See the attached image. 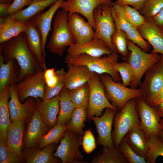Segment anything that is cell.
<instances>
[{
  "instance_id": "6da1fadb",
  "label": "cell",
  "mask_w": 163,
  "mask_h": 163,
  "mask_svg": "<svg viewBox=\"0 0 163 163\" xmlns=\"http://www.w3.org/2000/svg\"><path fill=\"white\" fill-rule=\"evenodd\" d=\"M4 63L14 59L20 66L18 82L27 76L33 75L44 69L36 57L29 48L24 32L0 43Z\"/></svg>"
},
{
  "instance_id": "7a4b0ae2",
  "label": "cell",
  "mask_w": 163,
  "mask_h": 163,
  "mask_svg": "<svg viewBox=\"0 0 163 163\" xmlns=\"http://www.w3.org/2000/svg\"><path fill=\"white\" fill-rule=\"evenodd\" d=\"M118 54L114 53L103 57H94L82 54L65 60V62L67 66H85L91 72L99 75L108 74L114 81L120 82L121 80V77L114 67L118 62Z\"/></svg>"
},
{
  "instance_id": "3957f363",
  "label": "cell",
  "mask_w": 163,
  "mask_h": 163,
  "mask_svg": "<svg viewBox=\"0 0 163 163\" xmlns=\"http://www.w3.org/2000/svg\"><path fill=\"white\" fill-rule=\"evenodd\" d=\"M136 98L129 100L121 110H118L114 115L112 138L114 146L116 148L131 129L139 125L140 120L136 108Z\"/></svg>"
},
{
  "instance_id": "277c9868",
  "label": "cell",
  "mask_w": 163,
  "mask_h": 163,
  "mask_svg": "<svg viewBox=\"0 0 163 163\" xmlns=\"http://www.w3.org/2000/svg\"><path fill=\"white\" fill-rule=\"evenodd\" d=\"M127 46L130 52L126 62L130 65L133 72L129 86L136 89L140 85L142 78L146 71L159 61L161 54L145 52L128 39Z\"/></svg>"
},
{
  "instance_id": "5b68a950",
  "label": "cell",
  "mask_w": 163,
  "mask_h": 163,
  "mask_svg": "<svg viewBox=\"0 0 163 163\" xmlns=\"http://www.w3.org/2000/svg\"><path fill=\"white\" fill-rule=\"evenodd\" d=\"M99 77L107 98L118 110H121L129 100L142 97L139 88H129L119 82H115L107 74L99 75Z\"/></svg>"
},
{
  "instance_id": "8992f818",
  "label": "cell",
  "mask_w": 163,
  "mask_h": 163,
  "mask_svg": "<svg viewBox=\"0 0 163 163\" xmlns=\"http://www.w3.org/2000/svg\"><path fill=\"white\" fill-rule=\"evenodd\" d=\"M68 12L62 9L58 11L54 20L53 31L47 46L50 53L59 56L63 55L67 46L75 43L68 28Z\"/></svg>"
},
{
  "instance_id": "52a82bcc",
  "label": "cell",
  "mask_w": 163,
  "mask_h": 163,
  "mask_svg": "<svg viewBox=\"0 0 163 163\" xmlns=\"http://www.w3.org/2000/svg\"><path fill=\"white\" fill-rule=\"evenodd\" d=\"M83 136L67 129L56 151L53 153L54 156L60 159L62 163H87L82 161L84 157L80 149Z\"/></svg>"
},
{
  "instance_id": "ba28073f",
  "label": "cell",
  "mask_w": 163,
  "mask_h": 163,
  "mask_svg": "<svg viewBox=\"0 0 163 163\" xmlns=\"http://www.w3.org/2000/svg\"><path fill=\"white\" fill-rule=\"evenodd\" d=\"M112 4L99 5L94 10L95 39L103 40L113 53L118 54L111 41V37L116 30L112 14Z\"/></svg>"
},
{
  "instance_id": "9c48e42d",
  "label": "cell",
  "mask_w": 163,
  "mask_h": 163,
  "mask_svg": "<svg viewBox=\"0 0 163 163\" xmlns=\"http://www.w3.org/2000/svg\"><path fill=\"white\" fill-rule=\"evenodd\" d=\"M145 77L140 88L142 97L150 105L153 100L163 90V55L159 61L145 73Z\"/></svg>"
},
{
  "instance_id": "30bf717a",
  "label": "cell",
  "mask_w": 163,
  "mask_h": 163,
  "mask_svg": "<svg viewBox=\"0 0 163 163\" xmlns=\"http://www.w3.org/2000/svg\"><path fill=\"white\" fill-rule=\"evenodd\" d=\"M88 83L89 89V103L87 110L88 119H91L93 116H102V111L107 108L118 110L107 98L99 74L95 73L93 77Z\"/></svg>"
},
{
  "instance_id": "8fae6325",
  "label": "cell",
  "mask_w": 163,
  "mask_h": 163,
  "mask_svg": "<svg viewBox=\"0 0 163 163\" xmlns=\"http://www.w3.org/2000/svg\"><path fill=\"white\" fill-rule=\"evenodd\" d=\"M45 70L27 76L16 84L18 99L22 103L27 97L42 98L45 89Z\"/></svg>"
},
{
  "instance_id": "7c38bea8",
  "label": "cell",
  "mask_w": 163,
  "mask_h": 163,
  "mask_svg": "<svg viewBox=\"0 0 163 163\" xmlns=\"http://www.w3.org/2000/svg\"><path fill=\"white\" fill-rule=\"evenodd\" d=\"M136 108L140 120V126L149 139L153 135L158 136L160 117L155 109L147 104L142 97L136 98Z\"/></svg>"
},
{
  "instance_id": "4fadbf2b",
  "label": "cell",
  "mask_w": 163,
  "mask_h": 163,
  "mask_svg": "<svg viewBox=\"0 0 163 163\" xmlns=\"http://www.w3.org/2000/svg\"><path fill=\"white\" fill-rule=\"evenodd\" d=\"M111 0H64L60 8L68 12L81 14L87 19L95 30L93 13L94 9L104 4H111Z\"/></svg>"
},
{
  "instance_id": "5bb4252c",
  "label": "cell",
  "mask_w": 163,
  "mask_h": 163,
  "mask_svg": "<svg viewBox=\"0 0 163 163\" xmlns=\"http://www.w3.org/2000/svg\"><path fill=\"white\" fill-rule=\"evenodd\" d=\"M9 89L10 97L8 106L11 122L20 119L26 122L32 116L35 108V98L30 97L22 104L18 97L16 84L11 85Z\"/></svg>"
},
{
  "instance_id": "9a60e30c",
  "label": "cell",
  "mask_w": 163,
  "mask_h": 163,
  "mask_svg": "<svg viewBox=\"0 0 163 163\" xmlns=\"http://www.w3.org/2000/svg\"><path fill=\"white\" fill-rule=\"evenodd\" d=\"M117 111L107 108L102 116H93L91 118L98 134L96 141L97 145L111 148L114 147L112 138V130L114 117Z\"/></svg>"
},
{
  "instance_id": "2e32d148",
  "label": "cell",
  "mask_w": 163,
  "mask_h": 163,
  "mask_svg": "<svg viewBox=\"0 0 163 163\" xmlns=\"http://www.w3.org/2000/svg\"><path fill=\"white\" fill-rule=\"evenodd\" d=\"M65 60L85 54L94 57H101L113 53L107 43L101 39H94L82 44L74 43L69 46Z\"/></svg>"
},
{
  "instance_id": "e0dca14e",
  "label": "cell",
  "mask_w": 163,
  "mask_h": 163,
  "mask_svg": "<svg viewBox=\"0 0 163 163\" xmlns=\"http://www.w3.org/2000/svg\"><path fill=\"white\" fill-rule=\"evenodd\" d=\"M31 118L24 141V146L28 149L36 146L40 138L50 130L43 122L36 107Z\"/></svg>"
},
{
  "instance_id": "ac0fdd59",
  "label": "cell",
  "mask_w": 163,
  "mask_h": 163,
  "mask_svg": "<svg viewBox=\"0 0 163 163\" xmlns=\"http://www.w3.org/2000/svg\"><path fill=\"white\" fill-rule=\"evenodd\" d=\"M60 92L53 98L43 101L35 99V107L46 126L50 129L56 124L57 116L59 111Z\"/></svg>"
},
{
  "instance_id": "d6986e66",
  "label": "cell",
  "mask_w": 163,
  "mask_h": 163,
  "mask_svg": "<svg viewBox=\"0 0 163 163\" xmlns=\"http://www.w3.org/2000/svg\"><path fill=\"white\" fill-rule=\"evenodd\" d=\"M64 0H59L51 5L50 8L44 13L40 12L35 14L29 21L40 30L42 36V48L43 56L45 60V46L49 33L51 30L53 18L60 7L61 2Z\"/></svg>"
},
{
  "instance_id": "ffe728a7",
  "label": "cell",
  "mask_w": 163,
  "mask_h": 163,
  "mask_svg": "<svg viewBox=\"0 0 163 163\" xmlns=\"http://www.w3.org/2000/svg\"><path fill=\"white\" fill-rule=\"evenodd\" d=\"M145 18V22L138 30L152 47L151 53L163 55V32L154 24L152 18Z\"/></svg>"
},
{
  "instance_id": "44dd1931",
  "label": "cell",
  "mask_w": 163,
  "mask_h": 163,
  "mask_svg": "<svg viewBox=\"0 0 163 163\" xmlns=\"http://www.w3.org/2000/svg\"><path fill=\"white\" fill-rule=\"evenodd\" d=\"M64 77V88L72 90L88 82L95 73L84 65H69Z\"/></svg>"
},
{
  "instance_id": "7402d4cb",
  "label": "cell",
  "mask_w": 163,
  "mask_h": 163,
  "mask_svg": "<svg viewBox=\"0 0 163 163\" xmlns=\"http://www.w3.org/2000/svg\"><path fill=\"white\" fill-rule=\"evenodd\" d=\"M25 122L22 119L11 122L6 134V145L14 155L22 158L23 139Z\"/></svg>"
},
{
  "instance_id": "603a6c76",
  "label": "cell",
  "mask_w": 163,
  "mask_h": 163,
  "mask_svg": "<svg viewBox=\"0 0 163 163\" xmlns=\"http://www.w3.org/2000/svg\"><path fill=\"white\" fill-rule=\"evenodd\" d=\"M27 43L29 48L36 57L44 70L46 68L42 53V36L39 29L30 21L27 22L24 32Z\"/></svg>"
},
{
  "instance_id": "cb8c5ba5",
  "label": "cell",
  "mask_w": 163,
  "mask_h": 163,
  "mask_svg": "<svg viewBox=\"0 0 163 163\" xmlns=\"http://www.w3.org/2000/svg\"><path fill=\"white\" fill-rule=\"evenodd\" d=\"M20 68L17 60L12 59L4 63L0 51V91L4 88L18 83Z\"/></svg>"
},
{
  "instance_id": "d4e9b609",
  "label": "cell",
  "mask_w": 163,
  "mask_h": 163,
  "mask_svg": "<svg viewBox=\"0 0 163 163\" xmlns=\"http://www.w3.org/2000/svg\"><path fill=\"white\" fill-rule=\"evenodd\" d=\"M56 144L49 145L42 149L36 146L26 149L23 154L27 163H58L61 160L54 157L53 152L56 149Z\"/></svg>"
},
{
  "instance_id": "484cf974",
  "label": "cell",
  "mask_w": 163,
  "mask_h": 163,
  "mask_svg": "<svg viewBox=\"0 0 163 163\" xmlns=\"http://www.w3.org/2000/svg\"><path fill=\"white\" fill-rule=\"evenodd\" d=\"M125 137L133 151L137 155L146 160L149 148V139L139 125L133 128Z\"/></svg>"
},
{
  "instance_id": "4316f807",
  "label": "cell",
  "mask_w": 163,
  "mask_h": 163,
  "mask_svg": "<svg viewBox=\"0 0 163 163\" xmlns=\"http://www.w3.org/2000/svg\"><path fill=\"white\" fill-rule=\"evenodd\" d=\"M27 22L19 21L10 15L0 18V43L24 32Z\"/></svg>"
},
{
  "instance_id": "83f0119b",
  "label": "cell",
  "mask_w": 163,
  "mask_h": 163,
  "mask_svg": "<svg viewBox=\"0 0 163 163\" xmlns=\"http://www.w3.org/2000/svg\"><path fill=\"white\" fill-rule=\"evenodd\" d=\"M58 0H34L27 8L9 15L19 21L27 22L35 14L42 12L47 7L53 5Z\"/></svg>"
},
{
  "instance_id": "f1b7e54d",
  "label": "cell",
  "mask_w": 163,
  "mask_h": 163,
  "mask_svg": "<svg viewBox=\"0 0 163 163\" xmlns=\"http://www.w3.org/2000/svg\"><path fill=\"white\" fill-rule=\"evenodd\" d=\"M9 87L0 91V137L6 143L7 132L11 123L8 106V99L10 97Z\"/></svg>"
},
{
  "instance_id": "f546056e",
  "label": "cell",
  "mask_w": 163,
  "mask_h": 163,
  "mask_svg": "<svg viewBox=\"0 0 163 163\" xmlns=\"http://www.w3.org/2000/svg\"><path fill=\"white\" fill-rule=\"evenodd\" d=\"M112 7L132 27L138 28L145 22V18L139 11L127 5L112 3Z\"/></svg>"
},
{
  "instance_id": "4dcf8cb0",
  "label": "cell",
  "mask_w": 163,
  "mask_h": 163,
  "mask_svg": "<svg viewBox=\"0 0 163 163\" xmlns=\"http://www.w3.org/2000/svg\"><path fill=\"white\" fill-rule=\"evenodd\" d=\"M59 105V112L56 125H66L70 121L71 114L76 107L70 99L68 89L63 88L60 92Z\"/></svg>"
},
{
  "instance_id": "1f68e13d",
  "label": "cell",
  "mask_w": 163,
  "mask_h": 163,
  "mask_svg": "<svg viewBox=\"0 0 163 163\" xmlns=\"http://www.w3.org/2000/svg\"><path fill=\"white\" fill-rule=\"evenodd\" d=\"M101 153L98 152L93 156L91 163H128V161L115 147L103 146Z\"/></svg>"
},
{
  "instance_id": "d6a6232c",
  "label": "cell",
  "mask_w": 163,
  "mask_h": 163,
  "mask_svg": "<svg viewBox=\"0 0 163 163\" xmlns=\"http://www.w3.org/2000/svg\"><path fill=\"white\" fill-rule=\"evenodd\" d=\"M69 93L70 99L76 107L87 110L89 96L88 82L76 88L69 90Z\"/></svg>"
},
{
  "instance_id": "836d02e7",
  "label": "cell",
  "mask_w": 163,
  "mask_h": 163,
  "mask_svg": "<svg viewBox=\"0 0 163 163\" xmlns=\"http://www.w3.org/2000/svg\"><path fill=\"white\" fill-rule=\"evenodd\" d=\"M67 128L66 125H56L40 138L37 144V148L41 149L50 144H56L64 136Z\"/></svg>"
},
{
  "instance_id": "e575fe53",
  "label": "cell",
  "mask_w": 163,
  "mask_h": 163,
  "mask_svg": "<svg viewBox=\"0 0 163 163\" xmlns=\"http://www.w3.org/2000/svg\"><path fill=\"white\" fill-rule=\"evenodd\" d=\"M87 117V110L76 107L73 110L69 122L66 124L67 129L73 132L83 135V128L85 126V121Z\"/></svg>"
},
{
  "instance_id": "d590c367",
  "label": "cell",
  "mask_w": 163,
  "mask_h": 163,
  "mask_svg": "<svg viewBox=\"0 0 163 163\" xmlns=\"http://www.w3.org/2000/svg\"><path fill=\"white\" fill-rule=\"evenodd\" d=\"M149 139L146 160L147 163H155L159 156L163 157V142L156 135L152 136Z\"/></svg>"
},
{
  "instance_id": "8d00e7d4",
  "label": "cell",
  "mask_w": 163,
  "mask_h": 163,
  "mask_svg": "<svg viewBox=\"0 0 163 163\" xmlns=\"http://www.w3.org/2000/svg\"><path fill=\"white\" fill-rule=\"evenodd\" d=\"M126 33L120 29H116L111 37L112 43L118 53L124 57L128 54Z\"/></svg>"
},
{
  "instance_id": "74e56055",
  "label": "cell",
  "mask_w": 163,
  "mask_h": 163,
  "mask_svg": "<svg viewBox=\"0 0 163 163\" xmlns=\"http://www.w3.org/2000/svg\"><path fill=\"white\" fill-rule=\"evenodd\" d=\"M86 22L84 18L79 14H69L68 28L74 41Z\"/></svg>"
},
{
  "instance_id": "f35d334b",
  "label": "cell",
  "mask_w": 163,
  "mask_h": 163,
  "mask_svg": "<svg viewBox=\"0 0 163 163\" xmlns=\"http://www.w3.org/2000/svg\"><path fill=\"white\" fill-rule=\"evenodd\" d=\"M128 163H147L145 159L137 155L127 143L125 137L117 148Z\"/></svg>"
},
{
  "instance_id": "ab89813d",
  "label": "cell",
  "mask_w": 163,
  "mask_h": 163,
  "mask_svg": "<svg viewBox=\"0 0 163 163\" xmlns=\"http://www.w3.org/2000/svg\"><path fill=\"white\" fill-rule=\"evenodd\" d=\"M163 8V0H147L139 11L146 18H152Z\"/></svg>"
},
{
  "instance_id": "60d3db41",
  "label": "cell",
  "mask_w": 163,
  "mask_h": 163,
  "mask_svg": "<svg viewBox=\"0 0 163 163\" xmlns=\"http://www.w3.org/2000/svg\"><path fill=\"white\" fill-rule=\"evenodd\" d=\"M127 38L143 51L148 53L151 46L142 37L137 28L132 27L126 33Z\"/></svg>"
},
{
  "instance_id": "b9f144b4",
  "label": "cell",
  "mask_w": 163,
  "mask_h": 163,
  "mask_svg": "<svg viewBox=\"0 0 163 163\" xmlns=\"http://www.w3.org/2000/svg\"><path fill=\"white\" fill-rule=\"evenodd\" d=\"M59 76L58 83L54 87L50 88L45 85V89L42 100L49 99L59 94L64 87V77L66 72L63 68L56 71Z\"/></svg>"
},
{
  "instance_id": "7bdbcfd3",
  "label": "cell",
  "mask_w": 163,
  "mask_h": 163,
  "mask_svg": "<svg viewBox=\"0 0 163 163\" xmlns=\"http://www.w3.org/2000/svg\"><path fill=\"white\" fill-rule=\"evenodd\" d=\"M114 67L120 75L123 84L127 87L130 86L133 76V70L130 65L126 62H118Z\"/></svg>"
},
{
  "instance_id": "ee69618b",
  "label": "cell",
  "mask_w": 163,
  "mask_h": 163,
  "mask_svg": "<svg viewBox=\"0 0 163 163\" xmlns=\"http://www.w3.org/2000/svg\"><path fill=\"white\" fill-rule=\"evenodd\" d=\"M22 158L14 155L8 148L6 142L0 137V163H19Z\"/></svg>"
},
{
  "instance_id": "f6af8a7d",
  "label": "cell",
  "mask_w": 163,
  "mask_h": 163,
  "mask_svg": "<svg viewBox=\"0 0 163 163\" xmlns=\"http://www.w3.org/2000/svg\"><path fill=\"white\" fill-rule=\"evenodd\" d=\"M91 24L86 21L75 40V43L82 44L95 39V31Z\"/></svg>"
},
{
  "instance_id": "bcb514c9",
  "label": "cell",
  "mask_w": 163,
  "mask_h": 163,
  "mask_svg": "<svg viewBox=\"0 0 163 163\" xmlns=\"http://www.w3.org/2000/svg\"><path fill=\"white\" fill-rule=\"evenodd\" d=\"M96 141L94 136L90 130H86L82 137V145L85 153L89 154L96 147Z\"/></svg>"
},
{
  "instance_id": "7dc6e473",
  "label": "cell",
  "mask_w": 163,
  "mask_h": 163,
  "mask_svg": "<svg viewBox=\"0 0 163 163\" xmlns=\"http://www.w3.org/2000/svg\"><path fill=\"white\" fill-rule=\"evenodd\" d=\"M112 14L116 29H120L126 33L132 27L112 8Z\"/></svg>"
},
{
  "instance_id": "c3c4849f",
  "label": "cell",
  "mask_w": 163,
  "mask_h": 163,
  "mask_svg": "<svg viewBox=\"0 0 163 163\" xmlns=\"http://www.w3.org/2000/svg\"><path fill=\"white\" fill-rule=\"evenodd\" d=\"M44 78L46 85L50 88L56 86L59 81L58 73L54 68L45 70Z\"/></svg>"
},
{
  "instance_id": "681fc988",
  "label": "cell",
  "mask_w": 163,
  "mask_h": 163,
  "mask_svg": "<svg viewBox=\"0 0 163 163\" xmlns=\"http://www.w3.org/2000/svg\"><path fill=\"white\" fill-rule=\"evenodd\" d=\"M34 0H14L11 3L8 12V16L13 14L22 9L25 6H29Z\"/></svg>"
},
{
  "instance_id": "f907efd6",
  "label": "cell",
  "mask_w": 163,
  "mask_h": 163,
  "mask_svg": "<svg viewBox=\"0 0 163 163\" xmlns=\"http://www.w3.org/2000/svg\"><path fill=\"white\" fill-rule=\"evenodd\" d=\"M147 0H117L114 2L116 4L127 5L139 11L142 8L144 4Z\"/></svg>"
},
{
  "instance_id": "816d5d0a",
  "label": "cell",
  "mask_w": 163,
  "mask_h": 163,
  "mask_svg": "<svg viewBox=\"0 0 163 163\" xmlns=\"http://www.w3.org/2000/svg\"><path fill=\"white\" fill-rule=\"evenodd\" d=\"M152 19L155 25L161 30H163V8Z\"/></svg>"
},
{
  "instance_id": "f5cc1de1",
  "label": "cell",
  "mask_w": 163,
  "mask_h": 163,
  "mask_svg": "<svg viewBox=\"0 0 163 163\" xmlns=\"http://www.w3.org/2000/svg\"><path fill=\"white\" fill-rule=\"evenodd\" d=\"M11 5V3H0V18H5L8 16L7 12Z\"/></svg>"
},
{
  "instance_id": "db71d44e",
  "label": "cell",
  "mask_w": 163,
  "mask_h": 163,
  "mask_svg": "<svg viewBox=\"0 0 163 163\" xmlns=\"http://www.w3.org/2000/svg\"><path fill=\"white\" fill-rule=\"evenodd\" d=\"M163 102V90L153 100L150 106L153 107Z\"/></svg>"
},
{
  "instance_id": "11a10c76",
  "label": "cell",
  "mask_w": 163,
  "mask_h": 163,
  "mask_svg": "<svg viewBox=\"0 0 163 163\" xmlns=\"http://www.w3.org/2000/svg\"><path fill=\"white\" fill-rule=\"evenodd\" d=\"M161 118H163V102L153 107Z\"/></svg>"
},
{
  "instance_id": "9f6ffc18",
  "label": "cell",
  "mask_w": 163,
  "mask_h": 163,
  "mask_svg": "<svg viewBox=\"0 0 163 163\" xmlns=\"http://www.w3.org/2000/svg\"><path fill=\"white\" fill-rule=\"evenodd\" d=\"M158 136L163 142V129H161L158 135Z\"/></svg>"
},
{
  "instance_id": "6f0895ef",
  "label": "cell",
  "mask_w": 163,
  "mask_h": 163,
  "mask_svg": "<svg viewBox=\"0 0 163 163\" xmlns=\"http://www.w3.org/2000/svg\"><path fill=\"white\" fill-rule=\"evenodd\" d=\"M14 0H0V3H11Z\"/></svg>"
},
{
  "instance_id": "680465c9",
  "label": "cell",
  "mask_w": 163,
  "mask_h": 163,
  "mask_svg": "<svg viewBox=\"0 0 163 163\" xmlns=\"http://www.w3.org/2000/svg\"><path fill=\"white\" fill-rule=\"evenodd\" d=\"M159 127L160 129H163V118L160 120L159 122Z\"/></svg>"
},
{
  "instance_id": "91938a15",
  "label": "cell",
  "mask_w": 163,
  "mask_h": 163,
  "mask_svg": "<svg viewBox=\"0 0 163 163\" xmlns=\"http://www.w3.org/2000/svg\"><path fill=\"white\" fill-rule=\"evenodd\" d=\"M162 31H163V30H162Z\"/></svg>"
}]
</instances>
